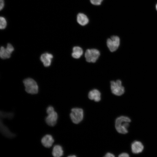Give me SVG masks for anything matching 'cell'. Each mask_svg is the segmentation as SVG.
I'll use <instances>...</instances> for the list:
<instances>
[{
    "mask_svg": "<svg viewBox=\"0 0 157 157\" xmlns=\"http://www.w3.org/2000/svg\"><path fill=\"white\" fill-rule=\"evenodd\" d=\"M130 119L128 117L121 116L117 117L115 121V126L117 131L121 134H126L128 132V128Z\"/></svg>",
    "mask_w": 157,
    "mask_h": 157,
    "instance_id": "1",
    "label": "cell"
},
{
    "mask_svg": "<svg viewBox=\"0 0 157 157\" xmlns=\"http://www.w3.org/2000/svg\"><path fill=\"white\" fill-rule=\"evenodd\" d=\"M156 8L157 10V4H156Z\"/></svg>",
    "mask_w": 157,
    "mask_h": 157,
    "instance_id": "24",
    "label": "cell"
},
{
    "mask_svg": "<svg viewBox=\"0 0 157 157\" xmlns=\"http://www.w3.org/2000/svg\"><path fill=\"white\" fill-rule=\"evenodd\" d=\"M1 129L2 133L5 136L8 137H12L14 135L11 133L6 126L1 122Z\"/></svg>",
    "mask_w": 157,
    "mask_h": 157,
    "instance_id": "16",
    "label": "cell"
},
{
    "mask_svg": "<svg viewBox=\"0 0 157 157\" xmlns=\"http://www.w3.org/2000/svg\"><path fill=\"white\" fill-rule=\"evenodd\" d=\"M100 55L98 50L92 49H87L85 53V57L86 61L88 62L95 63Z\"/></svg>",
    "mask_w": 157,
    "mask_h": 157,
    "instance_id": "5",
    "label": "cell"
},
{
    "mask_svg": "<svg viewBox=\"0 0 157 157\" xmlns=\"http://www.w3.org/2000/svg\"><path fill=\"white\" fill-rule=\"evenodd\" d=\"M7 26V22L6 19L3 17H0V28L1 29L6 28Z\"/></svg>",
    "mask_w": 157,
    "mask_h": 157,
    "instance_id": "17",
    "label": "cell"
},
{
    "mask_svg": "<svg viewBox=\"0 0 157 157\" xmlns=\"http://www.w3.org/2000/svg\"><path fill=\"white\" fill-rule=\"evenodd\" d=\"M53 58V56L51 54L45 53L41 55L40 59L43 63L44 66L47 67L51 65V60Z\"/></svg>",
    "mask_w": 157,
    "mask_h": 157,
    "instance_id": "10",
    "label": "cell"
},
{
    "mask_svg": "<svg viewBox=\"0 0 157 157\" xmlns=\"http://www.w3.org/2000/svg\"><path fill=\"white\" fill-rule=\"evenodd\" d=\"M144 147L140 141H135L131 145V149L132 152L135 154H139L144 149Z\"/></svg>",
    "mask_w": 157,
    "mask_h": 157,
    "instance_id": "9",
    "label": "cell"
},
{
    "mask_svg": "<svg viewBox=\"0 0 157 157\" xmlns=\"http://www.w3.org/2000/svg\"><path fill=\"white\" fill-rule=\"evenodd\" d=\"M0 10H2L4 5V0H0Z\"/></svg>",
    "mask_w": 157,
    "mask_h": 157,
    "instance_id": "21",
    "label": "cell"
},
{
    "mask_svg": "<svg viewBox=\"0 0 157 157\" xmlns=\"http://www.w3.org/2000/svg\"><path fill=\"white\" fill-rule=\"evenodd\" d=\"M14 50V47L12 44L9 43L7 44L6 48L3 46L1 47L0 50L1 58L3 59L10 58L12 52Z\"/></svg>",
    "mask_w": 157,
    "mask_h": 157,
    "instance_id": "7",
    "label": "cell"
},
{
    "mask_svg": "<svg viewBox=\"0 0 157 157\" xmlns=\"http://www.w3.org/2000/svg\"><path fill=\"white\" fill-rule=\"evenodd\" d=\"M77 20L79 24L83 26L86 25L89 22V19L87 16L81 13L78 14Z\"/></svg>",
    "mask_w": 157,
    "mask_h": 157,
    "instance_id": "13",
    "label": "cell"
},
{
    "mask_svg": "<svg viewBox=\"0 0 157 157\" xmlns=\"http://www.w3.org/2000/svg\"><path fill=\"white\" fill-rule=\"evenodd\" d=\"M101 95L100 92L98 90L94 89L89 92L88 97L91 100L98 102L101 100Z\"/></svg>",
    "mask_w": 157,
    "mask_h": 157,
    "instance_id": "12",
    "label": "cell"
},
{
    "mask_svg": "<svg viewBox=\"0 0 157 157\" xmlns=\"http://www.w3.org/2000/svg\"><path fill=\"white\" fill-rule=\"evenodd\" d=\"M103 0H90V2L95 5H100Z\"/></svg>",
    "mask_w": 157,
    "mask_h": 157,
    "instance_id": "18",
    "label": "cell"
},
{
    "mask_svg": "<svg viewBox=\"0 0 157 157\" xmlns=\"http://www.w3.org/2000/svg\"><path fill=\"white\" fill-rule=\"evenodd\" d=\"M83 53V50L81 47L75 46L73 48L72 56L74 58L78 59L82 55Z\"/></svg>",
    "mask_w": 157,
    "mask_h": 157,
    "instance_id": "15",
    "label": "cell"
},
{
    "mask_svg": "<svg viewBox=\"0 0 157 157\" xmlns=\"http://www.w3.org/2000/svg\"><path fill=\"white\" fill-rule=\"evenodd\" d=\"M119 157H129V154L126 153H123L120 154L118 156Z\"/></svg>",
    "mask_w": 157,
    "mask_h": 157,
    "instance_id": "20",
    "label": "cell"
},
{
    "mask_svg": "<svg viewBox=\"0 0 157 157\" xmlns=\"http://www.w3.org/2000/svg\"><path fill=\"white\" fill-rule=\"evenodd\" d=\"M26 91L31 94H37L38 91V87L37 83L33 79L28 78L23 81Z\"/></svg>",
    "mask_w": 157,
    "mask_h": 157,
    "instance_id": "2",
    "label": "cell"
},
{
    "mask_svg": "<svg viewBox=\"0 0 157 157\" xmlns=\"http://www.w3.org/2000/svg\"><path fill=\"white\" fill-rule=\"evenodd\" d=\"M41 142L44 147L46 148H50L52 145L54 140L51 135L47 134L42 138Z\"/></svg>",
    "mask_w": 157,
    "mask_h": 157,
    "instance_id": "11",
    "label": "cell"
},
{
    "mask_svg": "<svg viewBox=\"0 0 157 157\" xmlns=\"http://www.w3.org/2000/svg\"><path fill=\"white\" fill-rule=\"evenodd\" d=\"M47 114L48 115L45 119L46 123L50 126H54L56 124L58 119L57 113L54 110Z\"/></svg>",
    "mask_w": 157,
    "mask_h": 157,
    "instance_id": "8",
    "label": "cell"
},
{
    "mask_svg": "<svg viewBox=\"0 0 157 157\" xmlns=\"http://www.w3.org/2000/svg\"><path fill=\"white\" fill-rule=\"evenodd\" d=\"M120 43V39L117 36H113L108 38L107 41V46L111 52H114L118 49Z\"/></svg>",
    "mask_w": 157,
    "mask_h": 157,
    "instance_id": "6",
    "label": "cell"
},
{
    "mask_svg": "<svg viewBox=\"0 0 157 157\" xmlns=\"http://www.w3.org/2000/svg\"><path fill=\"white\" fill-rule=\"evenodd\" d=\"M114 155L112 153L108 152L107 153L105 156L106 157H115Z\"/></svg>",
    "mask_w": 157,
    "mask_h": 157,
    "instance_id": "22",
    "label": "cell"
},
{
    "mask_svg": "<svg viewBox=\"0 0 157 157\" xmlns=\"http://www.w3.org/2000/svg\"><path fill=\"white\" fill-rule=\"evenodd\" d=\"M110 89L112 93L117 96H121L125 91L124 87L122 86L121 81L117 80L110 81Z\"/></svg>",
    "mask_w": 157,
    "mask_h": 157,
    "instance_id": "4",
    "label": "cell"
},
{
    "mask_svg": "<svg viewBox=\"0 0 157 157\" xmlns=\"http://www.w3.org/2000/svg\"><path fill=\"white\" fill-rule=\"evenodd\" d=\"M54 108L51 106L48 107L47 108L46 112L47 114L54 111Z\"/></svg>",
    "mask_w": 157,
    "mask_h": 157,
    "instance_id": "19",
    "label": "cell"
},
{
    "mask_svg": "<svg viewBox=\"0 0 157 157\" xmlns=\"http://www.w3.org/2000/svg\"><path fill=\"white\" fill-rule=\"evenodd\" d=\"M70 116L73 122L75 124H78L81 122L83 119V110L79 108H73L71 110Z\"/></svg>",
    "mask_w": 157,
    "mask_h": 157,
    "instance_id": "3",
    "label": "cell"
},
{
    "mask_svg": "<svg viewBox=\"0 0 157 157\" xmlns=\"http://www.w3.org/2000/svg\"><path fill=\"white\" fill-rule=\"evenodd\" d=\"M69 157H75L76 156L75 155H70L68 156Z\"/></svg>",
    "mask_w": 157,
    "mask_h": 157,
    "instance_id": "23",
    "label": "cell"
},
{
    "mask_svg": "<svg viewBox=\"0 0 157 157\" xmlns=\"http://www.w3.org/2000/svg\"><path fill=\"white\" fill-rule=\"evenodd\" d=\"M63 154V151L62 147L59 145L54 146L52 151V155L55 157H60Z\"/></svg>",
    "mask_w": 157,
    "mask_h": 157,
    "instance_id": "14",
    "label": "cell"
}]
</instances>
